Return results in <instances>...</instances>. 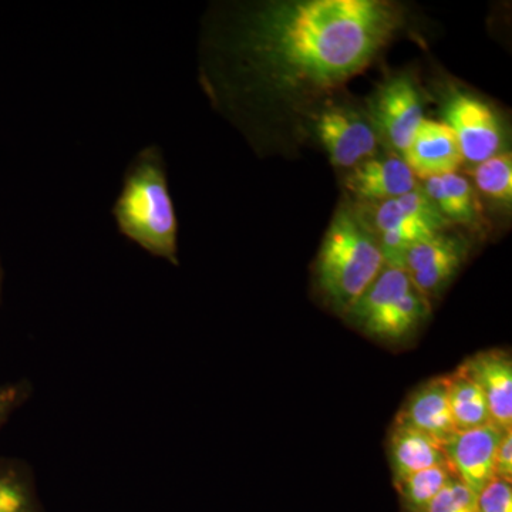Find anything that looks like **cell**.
<instances>
[{
    "label": "cell",
    "instance_id": "obj_1",
    "mask_svg": "<svg viewBox=\"0 0 512 512\" xmlns=\"http://www.w3.org/2000/svg\"><path fill=\"white\" fill-rule=\"evenodd\" d=\"M390 0H281L247 8L222 37L228 99L308 103L366 70L403 29ZM220 77V76H218Z\"/></svg>",
    "mask_w": 512,
    "mask_h": 512
},
{
    "label": "cell",
    "instance_id": "obj_24",
    "mask_svg": "<svg viewBox=\"0 0 512 512\" xmlns=\"http://www.w3.org/2000/svg\"><path fill=\"white\" fill-rule=\"evenodd\" d=\"M19 394L16 387H2L0 389V424L3 423L10 410L15 406Z\"/></svg>",
    "mask_w": 512,
    "mask_h": 512
},
{
    "label": "cell",
    "instance_id": "obj_20",
    "mask_svg": "<svg viewBox=\"0 0 512 512\" xmlns=\"http://www.w3.org/2000/svg\"><path fill=\"white\" fill-rule=\"evenodd\" d=\"M0 512H42L32 481L15 467H0Z\"/></svg>",
    "mask_w": 512,
    "mask_h": 512
},
{
    "label": "cell",
    "instance_id": "obj_12",
    "mask_svg": "<svg viewBox=\"0 0 512 512\" xmlns=\"http://www.w3.org/2000/svg\"><path fill=\"white\" fill-rule=\"evenodd\" d=\"M417 180L457 173L464 163L453 131L441 120L424 119L402 156Z\"/></svg>",
    "mask_w": 512,
    "mask_h": 512
},
{
    "label": "cell",
    "instance_id": "obj_10",
    "mask_svg": "<svg viewBox=\"0 0 512 512\" xmlns=\"http://www.w3.org/2000/svg\"><path fill=\"white\" fill-rule=\"evenodd\" d=\"M505 431L495 424L456 431L443 443L448 467L474 495L480 494L494 477L495 453Z\"/></svg>",
    "mask_w": 512,
    "mask_h": 512
},
{
    "label": "cell",
    "instance_id": "obj_18",
    "mask_svg": "<svg viewBox=\"0 0 512 512\" xmlns=\"http://www.w3.org/2000/svg\"><path fill=\"white\" fill-rule=\"evenodd\" d=\"M454 477L448 464L414 473L394 485L399 493L403 512H427L437 495Z\"/></svg>",
    "mask_w": 512,
    "mask_h": 512
},
{
    "label": "cell",
    "instance_id": "obj_7",
    "mask_svg": "<svg viewBox=\"0 0 512 512\" xmlns=\"http://www.w3.org/2000/svg\"><path fill=\"white\" fill-rule=\"evenodd\" d=\"M313 130L333 167L350 168L377 156L379 136L366 111L349 104L326 103L313 119Z\"/></svg>",
    "mask_w": 512,
    "mask_h": 512
},
{
    "label": "cell",
    "instance_id": "obj_4",
    "mask_svg": "<svg viewBox=\"0 0 512 512\" xmlns=\"http://www.w3.org/2000/svg\"><path fill=\"white\" fill-rule=\"evenodd\" d=\"M431 315V303L399 266L384 265L346 318L369 338L402 345L414 338Z\"/></svg>",
    "mask_w": 512,
    "mask_h": 512
},
{
    "label": "cell",
    "instance_id": "obj_11",
    "mask_svg": "<svg viewBox=\"0 0 512 512\" xmlns=\"http://www.w3.org/2000/svg\"><path fill=\"white\" fill-rule=\"evenodd\" d=\"M419 185L406 161L394 153L362 161L343 177V187L359 205L393 200L416 190Z\"/></svg>",
    "mask_w": 512,
    "mask_h": 512
},
{
    "label": "cell",
    "instance_id": "obj_8",
    "mask_svg": "<svg viewBox=\"0 0 512 512\" xmlns=\"http://www.w3.org/2000/svg\"><path fill=\"white\" fill-rule=\"evenodd\" d=\"M359 207L376 235L390 234L413 244L450 227V222L437 211L421 185L402 197Z\"/></svg>",
    "mask_w": 512,
    "mask_h": 512
},
{
    "label": "cell",
    "instance_id": "obj_19",
    "mask_svg": "<svg viewBox=\"0 0 512 512\" xmlns=\"http://www.w3.org/2000/svg\"><path fill=\"white\" fill-rule=\"evenodd\" d=\"M476 190L504 207L512 202V156L501 151L474 165L470 171Z\"/></svg>",
    "mask_w": 512,
    "mask_h": 512
},
{
    "label": "cell",
    "instance_id": "obj_9",
    "mask_svg": "<svg viewBox=\"0 0 512 512\" xmlns=\"http://www.w3.org/2000/svg\"><path fill=\"white\" fill-rule=\"evenodd\" d=\"M466 258V242L444 231L407 249L400 268L409 275L414 288L430 301L446 291Z\"/></svg>",
    "mask_w": 512,
    "mask_h": 512
},
{
    "label": "cell",
    "instance_id": "obj_5",
    "mask_svg": "<svg viewBox=\"0 0 512 512\" xmlns=\"http://www.w3.org/2000/svg\"><path fill=\"white\" fill-rule=\"evenodd\" d=\"M366 113L380 143L402 156L421 121L426 119L419 84L406 73L390 77L372 94Z\"/></svg>",
    "mask_w": 512,
    "mask_h": 512
},
{
    "label": "cell",
    "instance_id": "obj_14",
    "mask_svg": "<svg viewBox=\"0 0 512 512\" xmlns=\"http://www.w3.org/2000/svg\"><path fill=\"white\" fill-rule=\"evenodd\" d=\"M394 421L423 431L441 444L446 443L456 433L448 403L447 377H434L420 384L407 397Z\"/></svg>",
    "mask_w": 512,
    "mask_h": 512
},
{
    "label": "cell",
    "instance_id": "obj_15",
    "mask_svg": "<svg viewBox=\"0 0 512 512\" xmlns=\"http://www.w3.org/2000/svg\"><path fill=\"white\" fill-rule=\"evenodd\" d=\"M437 211L450 224L463 225L478 231L485 225L483 204L478 192L466 175L450 173L431 177L421 184Z\"/></svg>",
    "mask_w": 512,
    "mask_h": 512
},
{
    "label": "cell",
    "instance_id": "obj_2",
    "mask_svg": "<svg viewBox=\"0 0 512 512\" xmlns=\"http://www.w3.org/2000/svg\"><path fill=\"white\" fill-rule=\"evenodd\" d=\"M386 265L379 239L359 205L345 201L333 214L318 258L315 278L326 303L345 316Z\"/></svg>",
    "mask_w": 512,
    "mask_h": 512
},
{
    "label": "cell",
    "instance_id": "obj_13",
    "mask_svg": "<svg viewBox=\"0 0 512 512\" xmlns=\"http://www.w3.org/2000/svg\"><path fill=\"white\" fill-rule=\"evenodd\" d=\"M483 390L491 423L512 430V359L503 349L484 350L461 365Z\"/></svg>",
    "mask_w": 512,
    "mask_h": 512
},
{
    "label": "cell",
    "instance_id": "obj_21",
    "mask_svg": "<svg viewBox=\"0 0 512 512\" xmlns=\"http://www.w3.org/2000/svg\"><path fill=\"white\" fill-rule=\"evenodd\" d=\"M427 512H477L476 495L458 478L453 477L437 495Z\"/></svg>",
    "mask_w": 512,
    "mask_h": 512
},
{
    "label": "cell",
    "instance_id": "obj_17",
    "mask_svg": "<svg viewBox=\"0 0 512 512\" xmlns=\"http://www.w3.org/2000/svg\"><path fill=\"white\" fill-rule=\"evenodd\" d=\"M448 403L456 431H467L491 423L483 390L463 366L447 375Z\"/></svg>",
    "mask_w": 512,
    "mask_h": 512
},
{
    "label": "cell",
    "instance_id": "obj_23",
    "mask_svg": "<svg viewBox=\"0 0 512 512\" xmlns=\"http://www.w3.org/2000/svg\"><path fill=\"white\" fill-rule=\"evenodd\" d=\"M494 477L512 483V430L505 431L498 444L494 461Z\"/></svg>",
    "mask_w": 512,
    "mask_h": 512
},
{
    "label": "cell",
    "instance_id": "obj_6",
    "mask_svg": "<svg viewBox=\"0 0 512 512\" xmlns=\"http://www.w3.org/2000/svg\"><path fill=\"white\" fill-rule=\"evenodd\" d=\"M441 114V121L456 137L464 163L476 165L503 151V124L493 107L480 97L461 90L447 93Z\"/></svg>",
    "mask_w": 512,
    "mask_h": 512
},
{
    "label": "cell",
    "instance_id": "obj_16",
    "mask_svg": "<svg viewBox=\"0 0 512 512\" xmlns=\"http://www.w3.org/2000/svg\"><path fill=\"white\" fill-rule=\"evenodd\" d=\"M387 451H389L393 485L419 471L447 464L443 444L423 431L413 429L407 424L396 423V421L390 430Z\"/></svg>",
    "mask_w": 512,
    "mask_h": 512
},
{
    "label": "cell",
    "instance_id": "obj_3",
    "mask_svg": "<svg viewBox=\"0 0 512 512\" xmlns=\"http://www.w3.org/2000/svg\"><path fill=\"white\" fill-rule=\"evenodd\" d=\"M113 217L124 237L148 254L178 265L177 211L160 148H144L128 165Z\"/></svg>",
    "mask_w": 512,
    "mask_h": 512
},
{
    "label": "cell",
    "instance_id": "obj_22",
    "mask_svg": "<svg viewBox=\"0 0 512 512\" xmlns=\"http://www.w3.org/2000/svg\"><path fill=\"white\" fill-rule=\"evenodd\" d=\"M477 512H512L511 481L493 478L476 497Z\"/></svg>",
    "mask_w": 512,
    "mask_h": 512
}]
</instances>
